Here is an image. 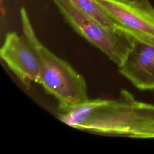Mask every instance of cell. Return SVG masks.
<instances>
[{"instance_id": "9", "label": "cell", "mask_w": 154, "mask_h": 154, "mask_svg": "<svg viewBox=\"0 0 154 154\" xmlns=\"http://www.w3.org/2000/svg\"><path fill=\"white\" fill-rule=\"evenodd\" d=\"M130 1H145V0H130Z\"/></svg>"}, {"instance_id": "3", "label": "cell", "mask_w": 154, "mask_h": 154, "mask_svg": "<svg viewBox=\"0 0 154 154\" xmlns=\"http://www.w3.org/2000/svg\"><path fill=\"white\" fill-rule=\"evenodd\" d=\"M69 25L103 53L117 67L125 61L135 37L125 31L109 29L79 9L71 0H52Z\"/></svg>"}, {"instance_id": "8", "label": "cell", "mask_w": 154, "mask_h": 154, "mask_svg": "<svg viewBox=\"0 0 154 154\" xmlns=\"http://www.w3.org/2000/svg\"><path fill=\"white\" fill-rule=\"evenodd\" d=\"M137 138H154V124L143 129L138 134Z\"/></svg>"}, {"instance_id": "2", "label": "cell", "mask_w": 154, "mask_h": 154, "mask_svg": "<svg viewBox=\"0 0 154 154\" xmlns=\"http://www.w3.org/2000/svg\"><path fill=\"white\" fill-rule=\"evenodd\" d=\"M22 34L35 51L40 66L39 84L58 101L74 105L89 99L84 78L66 61L58 57L38 39L25 7L20 10Z\"/></svg>"}, {"instance_id": "7", "label": "cell", "mask_w": 154, "mask_h": 154, "mask_svg": "<svg viewBox=\"0 0 154 154\" xmlns=\"http://www.w3.org/2000/svg\"><path fill=\"white\" fill-rule=\"evenodd\" d=\"M79 9L96 19L106 28L113 31H122L96 0H71Z\"/></svg>"}, {"instance_id": "6", "label": "cell", "mask_w": 154, "mask_h": 154, "mask_svg": "<svg viewBox=\"0 0 154 154\" xmlns=\"http://www.w3.org/2000/svg\"><path fill=\"white\" fill-rule=\"evenodd\" d=\"M119 73L140 90H154V46L135 39Z\"/></svg>"}, {"instance_id": "4", "label": "cell", "mask_w": 154, "mask_h": 154, "mask_svg": "<svg viewBox=\"0 0 154 154\" xmlns=\"http://www.w3.org/2000/svg\"><path fill=\"white\" fill-rule=\"evenodd\" d=\"M121 30L154 46V7L149 0H96Z\"/></svg>"}, {"instance_id": "5", "label": "cell", "mask_w": 154, "mask_h": 154, "mask_svg": "<svg viewBox=\"0 0 154 154\" xmlns=\"http://www.w3.org/2000/svg\"><path fill=\"white\" fill-rule=\"evenodd\" d=\"M1 60L21 83L29 88L40 82V66L37 54L23 35L8 32L1 47Z\"/></svg>"}, {"instance_id": "1", "label": "cell", "mask_w": 154, "mask_h": 154, "mask_svg": "<svg viewBox=\"0 0 154 154\" xmlns=\"http://www.w3.org/2000/svg\"><path fill=\"white\" fill-rule=\"evenodd\" d=\"M58 119L78 130L137 138L154 124V105L138 101L128 90L116 99L97 98L74 105H58Z\"/></svg>"}]
</instances>
